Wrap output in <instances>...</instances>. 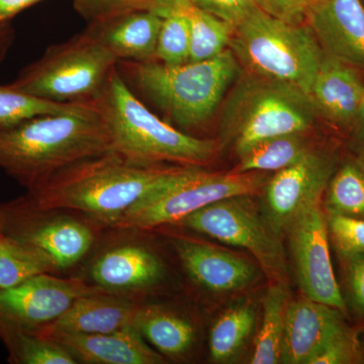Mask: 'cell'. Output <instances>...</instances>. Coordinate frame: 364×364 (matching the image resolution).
<instances>
[{"mask_svg": "<svg viewBox=\"0 0 364 364\" xmlns=\"http://www.w3.org/2000/svg\"><path fill=\"white\" fill-rule=\"evenodd\" d=\"M341 312L306 296L289 299L282 363H310L323 345L346 325Z\"/></svg>", "mask_w": 364, "mask_h": 364, "instance_id": "2e32d148", "label": "cell"}, {"mask_svg": "<svg viewBox=\"0 0 364 364\" xmlns=\"http://www.w3.org/2000/svg\"><path fill=\"white\" fill-rule=\"evenodd\" d=\"M16 33L9 23H0V63L6 58L9 50L14 44Z\"/></svg>", "mask_w": 364, "mask_h": 364, "instance_id": "f35d334b", "label": "cell"}, {"mask_svg": "<svg viewBox=\"0 0 364 364\" xmlns=\"http://www.w3.org/2000/svg\"><path fill=\"white\" fill-rule=\"evenodd\" d=\"M358 341L355 333L348 326L335 333L309 364H346L358 359Z\"/></svg>", "mask_w": 364, "mask_h": 364, "instance_id": "836d02e7", "label": "cell"}, {"mask_svg": "<svg viewBox=\"0 0 364 364\" xmlns=\"http://www.w3.org/2000/svg\"><path fill=\"white\" fill-rule=\"evenodd\" d=\"M1 233L40 253L55 270L75 265L90 250L95 234L85 223L71 218H40L21 200L1 207Z\"/></svg>", "mask_w": 364, "mask_h": 364, "instance_id": "8fae6325", "label": "cell"}, {"mask_svg": "<svg viewBox=\"0 0 364 364\" xmlns=\"http://www.w3.org/2000/svg\"><path fill=\"white\" fill-rule=\"evenodd\" d=\"M234 105L235 149L240 155L274 136L303 134L317 114L310 97L294 86L257 77Z\"/></svg>", "mask_w": 364, "mask_h": 364, "instance_id": "9c48e42d", "label": "cell"}, {"mask_svg": "<svg viewBox=\"0 0 364 364\" xmlns=\"http://www.w3.org/2000/svg\"><path fill=\"white\" fill-rule=\"evenodd\" d=\"M117 60L86 28L50 46L42 57L21 69L11 87L55 102H91L98 97Z\"/></svg>", "mask_w": 364, "mask_h": 364, "instance_id": "8992f818", "label": "cell"}, {"mask_svg": "<svg viewBox=\"0 0 364 364\" xmlns=\"http://www.w3.org/2000/svg\"><path fill=\"white\" fill-rule=\"evenodd\" d=\"M82 104L85 102L62 104L51 102L16 90L9 85H0V124L18 123L44 114L69 112Z\"/></svg>", "mask_w": 364, "mask_h": 364, "instance_id": "4dcf8cb0", "label": "cell"}, {"mask_svg": "<svg viewBox=\"0 0 364 364\" xmlns=\"http://www.w3.org/2000/svg\"><path fill=\"white\" fill-rule=\"evenodd\" d=\"M289 301V289L286 282H272L263 299L262 322L254 343L251 363H282Z\"/></svg>", "mask_w": 364, "mask_h": 364, "instance_id": "cb8c5ba5", "label": "cell"}, {"mask_svg": "<svg viewBox=\"0 0 364 364\" xmlns=\"http://www.w3.org/2000/svg\"><path fill=\"white\" fill-rule=\"evenodd\" d=\"M255 311L250 305L235 306L215 321L210 334V358L227 363L235 358L247 341L255 325Z\"/></svg>", "mask_w": 364, "mask_h": 364, "instance_id": "484cf974", "label": "cell"}, {"mask_svg": "<svg viewBox=\"0 0 364 364\" xmlns=\"http://www.w3.org/2000/svg\"><path fill=\"white\" fill-rule=\"evenodd\" d=\"M334 172L331 160L309 152L303 159L268 179L265 215L280 234L306 208L321 203Z\"/></svg>", "mask_w": 364, "mask_h": 364, "instance_id": "4fadbf2b", "label": "cell"}, {"mask_svg": "<svg viewBox=\"0 0 364 364\" xmlns=\"http://www.w3.org/2000/svg\"><path fill=\"white\" fill-rule=\"evenodd\" d=\"M188 167L142 164L111 150L60 170L21 200L37 212L75 210L109 225Z\"/></svg>", "mask_w": 364, "mask_h": 364, "instance_id": "6da1fadb", "label": "cell"}, {"mask_svg": "<svg viewBox=\"0 0 364 364\" xmlns=\"http://www.w3.org/2000/svg\"><path fill=\"white\" fill-rule=\"evenodd\" d=\"M238 67L230 49L213 59L176 66L165 65L157 60L117 64L135 95L186 130L202 126L214 114Z\"/></svg>", "mask_w": 364, "mask_h": 364, "instance_id": "277c9868", "label": "cell"}, {"mask_svg": "<svg viewBox=\"0 0 364 364\" xmlns=\"http://www.w3.org/2000/svg\"><path fill=\"white\" fill-rule=\"evenodd\" d=\"M310 152L301 134L267 139L240 155L238 172H277L303 159Z\"/></svg>", "mask_w": 364, "mask_h": 364, "instance_id": "d4e9b609", "label": "cell"}, {"mask_svg": "<svg viewBox=\"0 0 364 364\" xmlns=\"http://www.w3.org/2000/svg\"><path fill=\"white\" fill-rule=\"evenodd\" d=\"M11 361L21 364H75L76 358L58 342L38 333L0 330Z\"/></svg>", "mask_w": 364, "mask_h": 364, "instance_id": "4316f807", "label": "cell"}, {"mask_svg": "<svg viewBox=\"0 0 364 364\" xmlns=\"http://www.w3.org/2000/svg\"><path fill=\"white\" fill-rule=\"evenodd\" d=\"M79 279L43 273L9 289H0V330L39 331L58 320L81 296L102 291Z\"/></svg>", "mask_w": 364, "mask_h": 364, "instance_id": "30bf717a", "label": "cell"}, {"mask_svg": "<svg viewBox=\"0 0 364 364\" xmlns=\"http://www.w3.org/2000/svg\"><path fill=\"white\" fill-rule=\"evenodd\" d=\"M134 326L162 355L170 358L186 355L196 339L191 322L161 306L140 305Z\"/></svg>", "mask_w": 364, "mask_h": 364, "instance_id": "7402d4cb", "label": "cell"}, {"mask_svg": "<svg viewBox=\"0 0 364 364\" xmlns=\"http://www.w3.org/2000/svg\"><path fill=\"white\" fill-rule=\"evenodd\" d=\"M150 11L162 18L156 48L157 61L169 66L188 62L191 31L188 18L163 0H157Z\"/></svg>", "mask_w": 364, "mask_h": 364, "instance_id": "83f0119b", "label": "cell"}, {"mask_svg": "<svg viewBox=\"0 0 364 364\" xmlns=\"http://www.w3.org/2000/svg\"><path fill=\"white\" fill-rule=\"evenodd\" d=\"M55 272L40 253L1 233L0 239V289H9L36 275Z\"/></svg>", "mask_w": 364, "mask_h": 364, "instance_id": "f1b7e54d", "label": "cell"}, {"mask_svg": "<svg viewBox=\"0 0 364 364\" xmlns=\"http://www.w3.org/2000/svg\"><path fill=\"white\" fill-rule=\"evenodd\" d=\"M157 0H73L79 14L90 23H100L122 14L150 11Z\"/></svg>", "mask_w": 364, "mask_h": 364, "instance_id": "d6a6232c", "label": "cell"}, {"mask_svg": "<svg viewBox=\"0 0 364 364\" xmlns=\"http://www.w3.org/2000/svg\"><path fill=\"white\" fill-rule=\"evenodd\" d=\"M344 259L352 301L356 310L364 315V254H356Z\"/></svg>", "mask_w": 364, "mask_h": 364, "instance_id": "8d00e7d4", "label": "cell"}, {"mask_svg": "<svg viewBox=\"0 0 364 364\" xmlns=\"http://www.w3.org/2000/svg\"><path fill=\"white\" fill-rule=\"evenodd\" d=\"M58 342L76 360L95 364H159L161 354L146 344L135 326L107 334L33 332Z\"/></svg>", "mask_w": 364, "mask_h": 364, "instance_id": "e0dca14e", "label": "cell"}, {"mask_svg": "<svg viewBox=\"0 0 364 364\" xmlns=\"http://www.w3.org/2000/svg\"><path fill=\"white\" fill-rule=\"evenodd\" d=\"M304 23L325 55L364 69L363 0H324L309 9Z\"/></svg>", "mask_w": 364, "mask_h": 364, "instance_id": "5bb4252c", "label": "cell"}, {"mask_svg": "<svg viewBox=\"0 0 364 364\" xmlns=\"http://www.w3.org/2000/svg\"><path fill=\"white\" fill-rule=\"evenodd\" d=\"M330 214L364 218V168L346 164L330 179L327 186Z\"/></svg>", "mask_w": 364, "mask_h": 364, "instance_id": "f546056e", "label": "cell"}, {"mask_svg": "<svg viewBox=\"0 0 364 364\" xmlns=\"http://www.w3.org/2000/svg\"><path fill=\"white\" fill-rule=\"evenodd\" d=\"M139 306L126 296L102 289L79 298L58 320L39 331L71 334L116 332L134 326Z\"/></svg>", "mask_w": 364, "mask_h": 364, "instance_id": "d6986e66", "label": "cell"}, {"mask_svg": "<svg viewBox=\"0 0 364 364\" xmlns=\"http://www.w3.org/2000/svg\"><path fill=\"white\" fill-rule=\"evenodd\" d=\"M355 124H359L361 136H363V138L364 139V100L363 105H361L360 111H359L358 119H356Z\"/></svg>", "mask_w": 364, "mask_h": 364, "instance_id": "ab89813d", "label": "cell"}, {"mask_svg": "<svg viewBox=\"0 0 364 364\" xmlns=\"http://www.w3.org/2000/svg\"><path fill=\"white\" fill-rule=\"evenodd\" d=\"M328 230L342 257L364 254V220L349 215L330 214Z\"/></svg>", "mask_w": 364, "mask_h": 364, "instance_id": "1f68e13d", "label": "cell"}, {"mask_svg": "<svg viewBox=\"0 0 364 364\" xmlns=\"http://www.w3.org/2000/svg\"><path fill=\"white\" fill-rule=\"evenodd\" d=\"M196 233L246 249L252 254L272 282H286L287 259L282 234L251 196H234L196 210L179 222Z\"/></svg>", "mask_w": 364, "mask_h": 364, "instance_id": "ba28073f", "label": "cell"}, {"mask_svg": "<svg viewBox=\"0 0 364 364\" xmlns=\"http://www.w3.org/2000/svg\"><path fill=\"white\" fill-rule=\"evenodd\" d=\"M163 274L164 267L156 254L136 244L109 249L90 268L95 286L119 294L149 289Z\"/></svg>", "mask_w": 364, "mask_h": 364, "instance_id": "ac0fdd59", "label": "cell"}, {"mask_svg": "<svg viewBox=\"0 0 364 364\" xmlns=\"http://www.w3.org/2000/svg\"><path fill=\"white\" fill-rule=\"evenodd\" d=\"M42 0H0V23H9L16 14Z\"/></svg>", "mask_w": 364, "mask_h": 364, "instance_id": "74e56055", "label": "cell"}, {"mask_svg": "<svg viewBox=\"0 0 364 364\" xmlns=\"http://www.w3.org/2000/svg\"><path fill=\"white\" fill-rule=\"evenodd\" d=\"M267 181L264 172L214 173L203 167H189L166 188L139 203L109 226L145 231L177 224L196 210L220 200L252 196Z\"/></svg>", "mask_w": 364, "mask_h": 364, "instance_id": "52a82bcc", "label": "cell"}, {"mask_svg": "<svg viewBox=\"0 0 364 364\" xmlns=\"http://www.w3.org/2000/svg\"><path fill=\"white\" fill-rule=\"evenodd\" d=\"M229 47L255 77L294 86L308 97L324 57L308 25L280 20L258 6L235 26Z\"/></svg>", "mask_w": 364, "mask_h": 364, "instance_id": "5b68a950", "label": "cell"}, {"mask_svg": "<svg viewBox=\"0 0 364 364\" xmlns=\"http://www.w3.org/2000/svg\"><path fill=\"white\" fill-rule=\"evenodd\" d=\"M111 150L109 132L92 102L0 124V169L28 191L69 165Z\"/></svg>", "mask_w": 364, "mask_h": 364, "instance_id": "7a4b0ae2", "label": "cell"}, {"mask_svg": "<svg viewBox=\"0 0 364 364\" xmlns=\"http://www.w3.org/2000/svg\"><path fill=\"white\" fill-rule=\"evenodd\" d=\"M2 226H4V212H2V208L0 205V231H1Z\"/></svg>", "mask_w": 364, "mask_h": 364, "instance_id": "60d3db41", "label": "cell"}, {"mask_svg": "<svg viewBox=\"0 0 364 364\" xmlns=\"http://www.w3.org/2000/svg\"><path fill=\"white\" fill-rule=\"evenodd\" d=\"M299 289L306 298L345 310L330 255L329 230L321 203L306 208L286 231Z\"/></svg>", "mask_w": 364, "mask_h": 364, "instance_id": "7c38bea8", "label": "cell"}, {"mask_svg": "<svg viewBox=\"0 0 364 364\" xmlns=\"http://www.w3.org/2000/svg\"><path fill=\"white\" fill-rule=\"evenodd\" d=\"M181 11L188 21L191 53L188 62L205 61L219 56L229 47L235 28L196 6L191 0H163Z\"/></svg>", "mask_w": 364, "mask_h": 364, "instance_id": "603a6c76", "label": "cell"}, {"mask_svg": "<svg viewBox=\"0 0 364 364\" xmlns=\"http://www.w3.org/2000/svg\"><path fill=\"white\" fill-rule=\"evenodd\" d=\"M324 0H256L267 13L289 23H301L309 9Z\"/></svg>", "mask_w": 364, "mask_h": 364, "instance_id": "d590c367", "label": "cell"}, {"mask_svg": "<svg viewBox=\"0 0 364 364\" xmlns=\"http://www.w3.org/2000/svg\"><path fill=\"white\" fill-rule=\"evenodd\" d=\"M220 20L226 21L234 28L254 9L257 6L256 0H191Z\"/></svg>", "mask_w": 364, "mask_h": 364, "instance_id": "e575fe53", "label": "cell"}, {"mask_svg": "<svg viewBox=\"0 0 364 364\" xmlns=\"http://www.w3.org/2000/svg\"><path fill=\"white\" fill-rule=\"evenodd\" d=\"M174 245L191 279L212 293L241 291L259 277L256 265L224 249L188 238H176Z\"/></svg>", "mask_w": 364, "mask_h": 364, "instance_id": "9a60e30c", "label": "cell"}, {"mask_svg": "<svg viewBox=\"0 0 364 364\" xmlns=\"http://www.w3.org/2000/svg\"><path fill=\"white\" fill-rule=\"evenodd\" d=\"M161 23L162 18L152 11H138L90 23L87 28L117 62H145L156 60Z\"/></svg>", "mask_w": 364, "mask_h": 364, "instance_id": "44dd1931", "label": "cell"}, {"mask_svg": "<svg viewBox=\"0 0 364 364\" xmlns=\"http://www.w3.org/2000/svg\"><path fill=\"white\" fill-rule=\"evenodd\" d=\"M111 138L112 150L133 161L203 167L217 154L218 143L198 138L162 121L136 97L116 67L93 100Z\"/></svg>", "mask_w": 364, "mask_h": 364, "instance_id": "3957f363", "label": "cell"}, {"mask_svg": "<svg viewBox=\"0 0 364 364\" xmlns=\"http://www.w3.org/2000/svg\"><path fill=\"white\" fill-rule=\"evenodd\" d=\"M0 239H1V232H0Z\"/></svg>", "mask_w": 364, "mask_h": 364, "instance_id": "b9f144b4", "label": "cell"}, {"mask_svg": "<svg viewBox=\"0 0 364 364\" xmlns=\"http://www.w3.org/2000/svg\"><path fill=\"white\" fill-rule=\"evenodd\" d=\"M310 98L318 114L340 127L355 124L364 85L354 67L324 54Z\"/></svg>", "mask_w": 364, "mask_h": 364, "instance_id": "ffe728a7", "label": "cell"}, {"mask_svg": "<svg viewBox=\"0 0 364 364\" xmlns=\"http://www.w3.org/2000/svg\"></svg>", "mask_w": 364, "mask_h": 364, "instance_id": "7bdbcfd3", "label": "cell"}]
</instances>
